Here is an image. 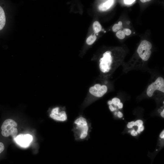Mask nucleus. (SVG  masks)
Wrapping results in <instances>:
<instances>
[{"mask_svg":"<svg viewBox=\"0 0 164 164\" xmlns=\"http://www.w3.org/2000/svg\"><path fill=\"white\" fill-rule=\"evenodd\" d=\"M92 127L90 121L84 116L80 115L75 118L73 124L72 131L77 141L87 140L90 138Z\"/></svg>","mask_w":164,"mask_h":164,"instance_id":"f257e3e1","label":"nucleus"},{"mask_svg":"<svg viewBox=\"0 0 164 164\" xmlns=\"http://www.w3.org/2000/svg\"><path fill=\"white\" fill-rule=\"evenodd\" d=\"M159 137L161 139H164V130L162 131L160 134Z\"/></svg>","mask_w":164,"mask_h":164,"instance_id":"393cba45","label":"nucleus"},{"mask_svg":"<svg viewBox=\"0 0 164 164\" xmlns=\"http://www.w3.org/2000/svg\"><path fill=\"white\" fill-rule=\"evenodd\" d=\"M49 116L51 118L58 121L64 122L67 120V115L65 107H56L53 108Z\"/></svg>","mask_w":164,"mask_h":164,"instance_id":"423d86ee","label":"nucleus"},{"mask_svg":"<svg viewBox=\"0 0 164 164\" xmlns=\"http://www.w3.org/2000/svg\"><path fill=\"white\" fill-rule=\"evenodd\" d=\"M150 0H141L140 1L143 3L145 2L150 1Z\"/></svg>","mask_w":164,"mask_h":164,"instance_id":"c85d7f7f","label":"nucleus"},{"mask_svg":"<svg viewBox=\"0 0 164 164\" xmlns=\"http://www.w3.org/2000/svg\"><path fill=\"white\" fill-rule=\"evenodd\" d=\"M130 22L129 21H128L127 22V24H129Z\"/></svg>","mask_w":164,"mask_h":164,"instance_id":"c756f323","label":"nucleus"},{"mask_svg":"<svg viewBox=\"0 0 164 164\" xmlns=\"http://www.w3.org/2000/svg\"><path fill=\"white\" fill-rule=\"evenodd\" d=\"M14 138L17 144L24 147L29 146L33 139L32 136L29 134H20Z\"/></svg>","mask_w":164,"mask_h":164,"instance_id":"6e6552de","label":"nucleus"},{"mask_svg":"<svg viewBox=\"0 0 164 164\" xmlns=\"http://www.w3.org/2000/svg\"><path fill=\"white\" fill-rule=\"evenodd\" d=\"M124 2L125 4L127 5H130L135 1V0H125L124 1Z\"/></svg>","mask_w":164,"mask_h":164,"instance_id":"412c9836","label":"nucleus"},{"mask_svg":"<svg viewBox=\"0 0 164 164\" xmlns=\"http://www.w3.org/2000/svg\"><path fill=\"white\" fill-rule=\"evenodd\" d=\"M108 104L109 105H112V103L111 100H109L108 102Z\"/></svg>","mask_w":164,"mask_h":164,"instance_id":"cd10ccee","label":"nucleus"},{"mask_svg":"<svg viewBox=\"0 0 164 164\" xmlns=\"http://www.w3.org/2000/svg\"><path fill=\"white\" fill-rule=\"evenodd\" d=\"M114 56L111 51L104 53L99 60V68L102 76L107 77L111 75L118 66L114 62Z\"/></svg>","mask_w":164,"mask_h":164,"instance_id":"f03ea898","label":"nucleus"},{"mask_svg":"<svg viewBox=\"0 0 164 164\" xmlns=\"http://www.w3.org/2000/svg\"><path fill=\"white\" fill-rule=\"evenodd\" d=\"M123 105L122 102H120L118 105L117 106L119 109H121L123 108Z\"/></svg>","mask_w":164,"mask_h":164,"instance_id":"a878e982","label":"nucleus"},{"mask_svg":"<svg viewBox=\"0 0 164 164\" xmlns=\"http://www.w3.org/2000/svg\"><path fill=\"white\" fill-rule=\"evenodd\" d=\"M135 126H136L138 127L140 125H143V122L142 120L140 119H138L135 121Z\"/></svg>","mask_w":164,"mask_h":164,"instance_id":"dca6fc26","label":"nucleus"},{"mask_svg":"<svg viewBox=\"0 0 164 164\" xmlns=\"http://www.w3.org/2000/svg\"><path fill=\"white\" fill-rule=\"evenodd\" d=\"M156 91L164 93V79L161 77H158L154 82L148 86L146 94L148 97H152Z\"/></svg>","mask_w":164,"mask_h":164,"instance_id":"39448f33","label":"nucleus"},{"mask_svg":"<svg viewBox=\"0 0 164 164\" xmlns=\"http://www.w3.org/2000/svg\"><path fill=\"white\" fill-rule=\"evenodd\" d=\"M112 104L115 106H117L118 104L121 102L120 99L117 97H114L111 100Z\"/></svg>","mask_w":164,"mask_h":164,"instance_id":"2eb2a0df","label":"nucleus"},{"mask_svg":"<svg viewBox=\"0 0 164 164\" xmlns=\"http://www.w3.org/2000/svg\"><path fill=\"white\" fill-rule=\"evenodd\" d=\"M125 34L123 30H121L118 31L116 33V36L120 39H123L125 37Z\"/></svg>","mask_w":164,"mask_h":164,"instance_id":"4468645a","label":"nucleus"},{"mask_svg":"<svg viewBox=\"0 0 164 164\" xmlns=\"http://www.w3.org/2000/svg\"><path fill=\"white\" fill-rule=\"evenodd\" d=\"M96 39L97 37L95 35H91L87 39L86 43L88 45H91L95 42Z\"/></svg>","mask_w":164,"mask_h":164,"instance_id":"ddd939ff","label":"nucleus"},{"mask_svg":"<svg viewBox=\"0 0 164 164\" xmlns=\"http://www.w3.org/2000/svg\"><path fill=\"white\" fill-rule=\"evenodd\" d=\"M93 30L95 33H97L102 29V26L100 23L97 21L94 22L93 25Z\"/></svg>","mask_w":164,"mask_h":164,"instance_id":"9b49d317","label":"nucleus"},{"mask_svg":"<svg viewBox=\"0 0 164 164\" xmlns=\"http://www.w3.org/2000/svg\"><path fill=\"white\" fill-rule=\"evenodd\" d=\"M107 86L105 84H96L91 86L89 89L90 94L95 97L100 98L103 96L107 92Z\"/></svg>","mask_w":164,"mask_h":164,"instance_id":"0eeeda50","label":"nucleus"},{"mask_svg":"<svg viewBox=\"0 0 164 164\" xmlns=\"http://www.w3.org/2000/svg\"><path fill=\"white\" fill-rule=\"evenodd\" d=\"M160 115L161 116L164 118V109H163L162 111L160 113Z\"/></svg>","mask_w":164,"mask_h":164,"instance_id":"bb28decb","label":"nucleus"},{"mask_svg":"<svg viewBox=\"0 0 164 164\" xmlns=\"http://www.w3.org/2000/svg\"><path fill=\"white\" fill-rule=\"evenodd\" d=\"M114 0H108L105 1L98 6V9L100 11H106L109 9L114 4Z\"/></svg>","mask_w":164,"mask_h":164,"instance_id":"1a4fd4ad","label":"nucleus"},{"mask_svg":"<svg viewBox=\"0 0 164 164\" xmlns=\"http://www.w3.org/2000/svg\"><path fill=\"white\" fill-rule=\"evenodd\" d=\"M117 116L120 118H122L123 116V114L120 111H118V112H117Z\"/></svg>","mask_w":164,"mask_h":164,"instance_id":"b1692460","label":"nucleus"},{"mask_svg":"<svg viewBox=\"0 0 164 164\" xmlns=\"http://www.w3.org/2000/svg\"><path fill=\"white\" fill-rule=\"evenodd\" d=\"M134 126H135V122L133 121L129 122L127 125V128L129 129L132 128Z\"/></svg>","mask_w":164,"mask_h":164,"instance_id":"a211bd4d","label":"nucleus"},{"mask_svg":"<svg viewBox=\"0 0 164 164\" xmlns=\"http://www.w3.org/2000/svg\"><path fill=\"white\" fill-rule=\"evenodd\" d=\"M128 132L130 133L132 136H136L138 134L136 131L134 129H132L129 131Z\"/></svg>","mask_w":164,"mask_h":164,"instance_id":"aec40b11","label":"nucleus"},{"mask_svg":"<svg viewBox=\"0 0 164 164\" xmlns=\"http://www.w3.org/2000/svg\"><path fill=\"white\" fill-rule=\"evenodd\" d=\"M4 149L5 146L4 144L2 142H0V154L4 150Z\"/></svg>","mask_w":164,"mask_h":164,"instance_id":"4be33fe9","label":"nucleus"},{"mask_svg":"<svg viewBox=\"0 0 164 164\" xmlns=\"http://www.w3.org/2000/svg\"><path fill=\"white\" fill-rule=\"evenodd\" d=\"M144 129V126L143 125H140L138 127L136 130L138 134H140L141 132L143 131Z\"/></svg>","mask_w":164,"mask_h":164,"instance_id":"f3484780","label":"nucleus"},{"mask_svg":"<svg viewBox=\"0 0 164 164\" xmlns=\"http://www.w3.org/2000/svg\"><path fill=\"white\" fill-rule=\"evenodd\" d=\"M109 108L111 111L113 112L116 110L115 108L112 105H109Z\"/></svg>","mask_w":164,"mask_h":164,"instance_id":"5701e85b","label":"nucleus"},{"mask_svg":"<svg viewBox=\"0 0 164 164\" xmlns=\"http://www.w3.org/2000/svg\"><path fill=\"white\" fill-rule=\"evenodd\" d=\"M17 123L11 119H6L3 123L1 127V134L5 137L12 136L15 138L18 133Z\"/></svg>","mask_w":164,"mask_h":164,"instance_id":"7ed1b4c3","label":"nucleus"},{"mask_svg":"<svg viewBox=\"0 0 164 164\" xmlns=\"http://www.w3.org/2000/svg\"><path fill=\"white\" fill-rule=\"evenodd\" d=\"M5 13L2 8L0 6V30L2 29L5 24Z\"/></svg>","mask_w":164,"mask_h":164,"instance_id":"9d476101","label":"nucleus"},{"mask_svg":"<svg viewBox=\"0 0 164 164\" xmlns=\"http://www.w3.org/2000/svg\"><path fill=\"white\" fill-rule=\"evenodd\" d=\"M152 47L151 43L147 40H143L140 43L137 52L139 57L143 61H146L149 59L151 54L150 50Z\"/></svg>","mask_w":164,"mask_h":164,"instance_id":"20e7f679","label":"nucleus"},{"mask_svg":"<svg viewBox=\"0 0 164 164\" xmlns=\"http://www.w3.org/2000/svg\"><path fill=\"white\" fill-rule=\"evenodd\" d=\"M114 114L115 115H116L117 114V112H115L114 113Z\"/></svg>","mask_w":164,"mask_h":164,"instance_id":"7c9ffc66","label":"nucleus"},{"mask_svg":"<svg viewBox=\"0 0 164 164\" xmlns=\"http://www.w3.org/2000/svg\"><path fill=\"white\" fill-rule=\"evenodd\" d=\"M122 28V22L120 21L118 22V24H115L114 25L112 28L113 31L114 32L118 31Z\"/></svg>","mask_w":164,"mask_h":164,"instance_id":"f8f14e48","label":"nucleus"},{"mask_svg":"<svg viewBox=\"0 0 164 164\" xmlns=\"http://www.w3.org/2000/svg\"><path fill=\"white\" fill-rule=\"evenodd\" d=\"M123 31L125 34V35L127 36L130 35L132 33L131 30L128 29H124Z\"/></svg>","mask_w":164,"mask_h":164,"instance_id":"6ab92c4d","label":"nucleus"}]
</instances>
